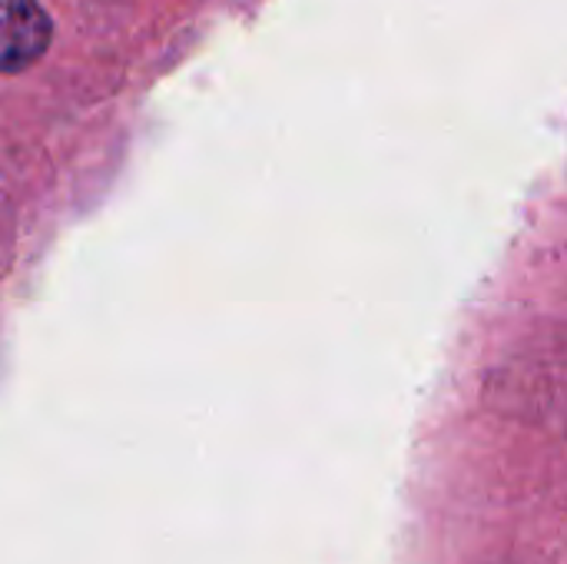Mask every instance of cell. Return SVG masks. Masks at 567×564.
Wrapping results in <instances>:
<instances>
[{
    "label": "cell",
    "mask_w": 567,
    "mask_h": 564,
    "mask_svg": "<svg viewBox=\"0 0 567 564\" xmlns=\"http://www.w3.org/2000/svg\"><path fill=\"white\" fill-rule=\"evenodd\" d=\"M50 40L53 23L37 0H0V73L30 70Z\"/></svg>",
    "instance_id": "1"
}]
</instances>
